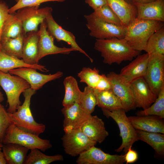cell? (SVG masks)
Listing matches in <instances>:
<instances>
[{
    "label": "cell",
    "instance_id": "8",
    "mask_svg": "<svg viewBox=\"0 0 164 164\" xmlns=\"http://www.w3.org/2000/svg\"><path fill=\"white\" fill-rule=\"evenodd\" d=\"M149 54L144 78L152 92L157 96L164 85V55Z\"/></svg>",
    "mask_w": 164,
    "mask_h": 164
},
{
    "label": "cell",
    "instance_id": "44",
    "mask_svg": "<svg viewBox=\"0 0 164 164\" xmlns=\"http://www.w3.org/2000/svg\"><path fill=\"white\" fill-rule=\"evenodd\" d=\"M7 164V162L2 151V149H0V164Z\"/></svg>",
    "mask_w": 164,
    "mask_h": 164
},
{
    "label": "cell",
    "instance_id": "11",
    "mask_svg": "<svg viewBox=\"0 0 164 164\" xmlns=\"http://www.w3.org/2000/svg\"><path fill=\"white\" fill-rule=\"evenodd\" d=\"M107 76L111 82L112 90L119 99L125 112L135 108L130 83L120 74L114 72H110Z\"/></svg>",
    "mask_w": 164,
    "mask_h": 164
},
{
    "label": "cell",
    "instance_id": "19",
    "mask_svg": "<svg viewBox=\"0 0 164 164\" xmlns=\"http://www.w3.org/2000/svg\"><path fill=\"white\" fill-rule=\"evenodd\" d=\"M80 128L88 137L97 143H101L109 135L104 122L97 115H91Z\"/></svg>",
    "mask_w": 164,
    "mask_h": 164
},
{
    "label": "cell",
    "instance_id": "26",
    "mask_svg": "<svg viewBox=\"0 0 164 164\" xmlns=\"http://www.w3.org/2000/svg\"><path fill=\"white\" fill-rule=\"evenodd\" d=\"M65 92L62 101L63 107H69L76 102L79 103L82 92L79 88L78 83L73 77H65L63 82Z\"/></svg>",
    "mask_w": 164,
    "mask_h": 164
},
{
    "label": "cell",
    "instance_id": "38",
    "mask_svg": "<svg viewBox=\"0 0 164 164\" xmlns=\"http://www.w3.org/2000/svg\"><path fill=\"white\" fill-rule=\"evenodd\" d=\"M66 0H19L12 7L9 8V12L14 14L16 11L22 8L27 7L36 6L39 7L42 3L48 2H62Z\"/></svg>",
    "mask_w": 164,
    "mask_h": 164
},
{
    "label": "cell",
    "instance_id": "23",
    "mask_svg": "<svg viewBox=\"0 0 164 164\" xmlns=\"http://www.w3.org/2000/svg\"><path fill=\"white\" fill-rule=\"evenodd\" d=\"M107 4L120 19L123 26H127L136 18L137 9L133 3L125 0H106Z\"/></svg>",
    "mask_w": 164,
    "mask_h": 164
},
{
    "label": "cell",
    "instance_id": "29",
    "mask_svg": "<svg viewBox=\"0 0 164 164\" xmlns=\"http://www.w3.org/2000/svg\"><path fill=\"white\" fill-rule=\"evenodd\" d=\"M26 34L21 21L14 13H9L2 26L0 39L2 37L15 38Z\"/></svg>",
    "mask_w": 164,
    "mask_h": 164
},
{
    "label": "cell",
    "instance_id": "47",
    "mask_svg": "<svg viewBox=\"0 0 164 164\" xmlns=\"http://www.w3.org/2000/svg\"><path fill=\"white\" fill-rule=\"evenodd\" d=\"M3 145V144L2 143H0V149H2Z\"/></svg>",
    "mask_w": 164,
    "mask_h": 164
},
{
    "label": "cell",
    "instance_id": "12",
    "mask_svg": "<svg viewBox=\"0 0 164 164\" xmlns=\"http://www.w3.org/2000/svg\"><path fill=\"white\" fill-rule=\"evenodd\" d=\"M37 69L29 67H22L9 70V73L22 78L30 84V88L39 89L46 83L61 77L63 72L59 71L53 74H44L37 71Z\"/></svg>",
    "mask_w": 164,
    "mask_h": 164
},
{
    "label": "cell",
    "instance_id": "5",
    "mask_svg": "<svg viewBox=\"0 0 164 164\" xmlns=\"http://www.w3.org/2000/svg\"><path fill=\"white\" fill-rule=\"evenodd\" d=\"M101 109L104 115L107 118H112L116 122L120 130L122 143L115 151L120 152L123 151L126 153L135 142L139 140L136 129L128 120L123 109L112 111L103 108Z\"/></svg>",
    "mask_w": 164,
    "mask_h": 164
},
{
    "label": "cell",
    "instance_id": "16",
    "mask_svg": "<svg viewBox=\"0 0 164 164\" xmlns=\"http://www.w3.org/2000/svg\"><path fill=\"white\" fill-rule=\"evenodd\" d=\"M61 112L64 116L63 126L65 133L80 128L91 115L78 102L68 107H63Z\"/></svg>",
    "mask_w": 164,
    "mask_h": 164
},
{
    "label": "cell",
    "instance_id": "32",
    "mask_svg": "<svg viewBox=\"0 0 164 164\" xmlns=\"http://www.w3.org/2000/svg\"><path fill=\"white\" fill-rule=\"evenodd\" d=\"M145 51L149 54L164 55V26L155 31L150 37Z\"/></svg>",
    "mask_w": 164,
    "mask_h": 164
},
{
    "label": "cell",
    "instance_id": "46",
    "mask_svg": "<svg viewBox=\"0 0 164 164\" xmlns=\"http://www.w3.org/2000/svg\"><path fill=\"white\" fill-rule=\"evenodd\" d=\"M126 2L129 3H132V0H125Z\"/></svg>",
    "mask_w": 164,
    "mask_h": 164
},
{
    "label": "cell",
    "instance_id": "24",
    "mask_svg": "<svg viewBox=\"0 0 164 164\" xmlns=\"http://www.w3.org/2000/svg\"><path fill=\"white\" fill-rule=\"evenodd\" d=\"M2 150L7 164H24L29 149L18 144L10 143L3 144Z\"/></svg>",
    "mask_w": 164,
    "mask_h": 164
},
{
    "label": "cell",
    "instance_id": "15",
    "mask_svg": "<svg viewBox=\"0 0 164 164\" xmlns=\"http://www.w3.org/2000/svg\"><path fill=\"white\" fill-rule=\"evenodd\" d=\"M135 108L143 110L149 107L157 96L152 92L143 77L137 78L130 83Z\"/></svg>",
    "mask_w": 164,
    "mask_h": 164
},
{
    "label": "cell",
    "instance_id": "42",
    "mask_svg": "<svg viewBox=\"0 0 164 164\" xmlns=\"http://www.w3.org/2000/svg\"><path fill=\"white\" fill-rule=\"evenodd\" d=\"M85 1L94 10L107 4L106 0H85Z\"/></svg>",
    "mask_w": 164,
    "mask_h": 164
},
{
    "label": "cell",
    "instance_id": "40",
    "mask_svg": "<svg viewBox=\"0 0 164 164\" xmlns=\"http://www.w3.org/2000/svg\"><path fill=\"white\" fill-rule=\"evenodd\" d=\"M9 9L5 2L0 1V36L3 25L9 14Z\"/></svg>",
    "mask_w": 164,
    "mask_h": 164
},
{
    "label": "cell",
    "instance_id": "41",
    "mask_svg": "<svg viewBox=\"0 0 164 164\" xmlns=\"http://www.w3.org/2000/svg\"><path fill=\"white\" fill-rule=\"evenodd\" d=\"M125 155V160L126 164L132 163L136 162L138 159L137 152L130 148Z\"/></svg>",
    "mask_w": 164,
    "mask_h": 164
},
{
    "label": "cell",
    "instance_id": "3",
    "mask_svg": "<svg viewBox=\"0 0 164 164\" xmlns=\"http://www.w3.org/2000/svg\"><path fill=\"white\" fill-rule=\"evenodd\" d=\"M36 90L30 87L23 93L25 98L23 104L17 108L16 111L10 114L13 124L21 130L39 136L46 129L45 125L37 122L32 113L30 105L32 96Z\"/></svg>",
    "mask_w": 164,
    "mask_h": 164
},
{
    "label": "cell",
    "instance_id": "21",
    "mask_svg": "<svg viewBox=\"0 0 164 164\" xmlns=\"http://www.w3.org/2000/svg\"><path fill=\"white\" fill-rule=\"evenodd\" d=\"M136 6V19L164 22V0H156L146 3H133Z\"/></svg>",
    "mask_w": 164,
    "mask_h": 164
},
{
    "label": "cell",
    "instance_id": "14",
    "mask_svg": "<svg viewBox=\"0 0 164 164\" xmlns=\"http://www.w3.org/2000/svg\"><path fill=\"white\" fill-rule=\"evenodd\" d=\"M38 32L39 36L38 42L39 61L42 58L47 55L57 54H68L72 51H75L71 47H60L55 45L54 38L47 31L45 20L40 24Z\"/></svg>",
    "mask_w": 164,
    "mask_h": 164
},
{
    "label": "cell",
    "instance_id": "13",
    "mask_svg": "<svg viewBox=\"0 0 164 164\" xmlns=\"http://www.w3.org/2000/svg\"><path fill=\"white\" fill-rule=\"evenodd\" d=\"M124 155H111L95 146L91 147L79 156L77 164H122L125 162Z\"/></svg>",
    "mask_w": 164,
    "mask_h": 164
},
{
    "label": "cell",
    "instance_id": "37",
    "mask_svg": "<svg viewBox=\"0 0 164 164\" xmlns=\"http://www.w3.org/2000/svg\"><path fill=\"white\" fill-rule=\"evenodd\" d=\"M13 124L10 113L0 103V143H2L8 128Z\"/></svg>",
    "mask_w": 164,
    "mask_h": 164
},
{
    "label": "cell",
    "instance_id": "4",
    "mask_svg": "<svg viewBox=\"0 0 164 164\" xmlns=\"http://www.w3.org/2000/svg\"><path fill=\"white\" fill-rule=\"evenodd\" d=\"M0 86L5 91L10 114L15 112L21 105L19 97L21 93L30 87L29 83L21 77L0 71Z\"/></svg>",
    "mask_w": 164,
    "mask_h": 164
},
{
    "label": "cell",
    "instance_id": "22",
    "mask_svg": "<svg viewBox=\"0 0 164 164\" xmlns=\"http://www.w3.org/2000/svg\"><path fill=\"white\" fill-rule=\"evenodd\" d=\"M39 38L38 30L27 33L24 38L22 58L28 64L35 65L38 63Z\"/></svg>",
    "mask_w": 164,
    "mask_h": 164
},
{
    "label": "cell",
    "instance_id": "35",
    "mask_svg": "<svg viewBox=\"0 0 164 164\" xmlns=\"http://www.w3.org/2000/svg\"><path fill=\"white\" fill-rule=\"evenodd\" d=\"M79 104L87 112L91 114L97 105V100L93 88L87 86L82 92Z\"/></svg>",
    "mask_w": 164,
    "mask_h": 164
},
{
    "label": "cell",
    "instance_id": "7",
    "mask_svg": "<svg viewBox=\"0 0 164 164\" xmlns=\"http://www.w3.org/2000/svg\"><path fill=\"white\" fill-rule=\"evenodd\" d=\"M90 35L97 39L116 37L124 39L126 27L119 26L104 21L91 14L84 15Z\"/></svg>",
    "mask_w": 164,
    "mask_h": 164
},
{
    "label": "cell",
    "instance_id": "1",
    "mask_svg": "<svg viewBox=\"0 0 164 164\" xmlns=\"http://www.w3.org/2000/svg\"><path fill=\"white\" fill-rule=\"evenodd\" d=\"M94 49L101 53L104 63L111 65L120 64L123 61H131L140 54L134 49L124 39L116 37L105 39H96Z\"/></svg>",
    "mask_w": 164,
    "mask_h": 164
},
{
    "label": "cell",
    "instance_id": "28",
    "mask_svg": "<svg viewBox=\"0 0 164 164\" xmlns=\"http://www.w3.org/2000/svg\"><path fill=\"white\" fill-rule=\"evenodd\" d=\"M94 91L97 105L99 107L110 111L123 108L120 101L111 89L101 91L94 89Z\"/></svg>",
    "mask_w": 164,
    "mask_h": 164
},
{
    "label": "cell",
    "instance_id": "6",
    "mask_svg": "<svg viewBox=\"0 0 164 164\" xmlns=\"http://www.w3.org/2000/svg\"><path fill=\"white\" fill-rule=\"evenodd\" d=\"M10 143L20 145L30 150L37 149L44 152L52 147L50 140L22 131L13 124L8 128L2 142L3 144Z\"/></svg>",
    "mask_w": 164,
    "mask_h": 164
},
{
    "label": "cell",
    "instance_id": "48",
    "mask_svg": "<svg viewBox=\"0 0 164 164\" xmlns=\"http://www.w3.org/2000/svg\"><path fill=\"white\" fill-rule=\"evenodd\" d=\"M16 2H17L19 0H15Z\"/></svg>",
    "mask_w": 164,
    "mask_h": 164
},
{
    "label": "cell",
    "instance_id": "17",
    "mask_svg": "<svg viewBox=\"0 0 164 164\" xmlns=\"http://www.w3.org/2000/svg\"><path fill=\"white\" fill-rule=\"evenodd\" d=\"M45 21L47 31L57 41H63L66 42L75 51H78L83 54L89 59L91 62H93V59L78 45L73 34L64 29L59 25L54 20L51 13L47 15Z\"/></svg>",
    "mask_w": 164,
    "mask_h": 164
},
{
    "label": "cell",
    "instance_id": "10",
    "mask_svg": "<svg viewBox=\"0 0 164 164\" xmlns=\"http://www.w3.org/2000/svg\"><path fill=\"white\" fill-rule=\"evenodd\" d=\"M52 11V8L49 7L41 8L27 7L19 9L14 14L21 22L24 32L26 34L38 31L39 26Z\"/></svg>",
    "mask_w": 164,
    "mask_h": 164
},
{
    "label": "cell",
    "instance_id": "43",
    "mask_svg": "<svg viewBox=\"0 0 164 164\" xmlns=\"http://www.w3.org/2000/svg\"><path fill=\"white\" fill-rule=\"evenodd\" d=\"M155 0H132V3L146 4L153 2Z\"/></svg>",
    "mask_w": 164,
    "mask_h": 164
},
{
    "label": "cell",
    "instance_id": "33",
    "mask_svg": "<svg viewBox=\"0 0 164 164\" xmlns=\"http://www.w3.org/2000/svg\"><path fill=\"white\" fill-rule=\"evenodd\" d=\"M136 114L138 116L155 115L164 118V85L154 102L148 108L138 111Z\"/></svg>",
    "mask_w": 164,
    "mask_h": 164
},
{
    "label": "cell",
    "instance_id": "39",
    "mask_svg": "<svg viewBox=\"0 0 164 164\" xmlns=\"http://www.w3.org/2000/svg\"><path fill=\"white\" fill-rule=\"evenodd\" d=\"M94 89L98 91L111 89V84L107 76L104 74H101L99 81Z\"/></svg>",
    "mask_w": 164,
    "mask_h": 164
},
{
    "label": "cell",
    "instance_id": "34",
    "mask_svg": "<svg viewBox=\"0 0 164 164\" xmlns=\"http://www.w3.org/2000/svg\"><path fill=\"white\" fill-rule=\"evenodd\" d=\"M91 14L106 22L124 26L117 15L108 4L94 10Z\"/></svg>",
    "mask_w": 164,
    "mask_h": 164
},
{
    "label": "cell",
    "instance_id": "36",
    "mask_svg": "<svg viewBox=\"0 0 164 164\" xmlns=\"http://www.w3.org/2000/svg\"><path fill=\"white\" fill-rule=\"evenodd\" d=\"M80 81L86 83L87 86L94 88L100 78L101 75L99 71L94 67L92 69L90 67H84L77 73Z\"/></svg>",
    "mask_w": 164,
    "mask_h": 164
},
{
    "label": "cell",
    "instance_id": "25",
    "mask_svg": "<svg viewBox=\"0 0 164 164\" xmlns=\"http://www.w3.org/2000/svg\"><path fill=\"white\" fill-rule=\"evenodd\" d=\"M24 67L34 68L43 72L48 71L44 66L38 64L35 65L28 64L22 59L8 55L0 50V71L8 73L11 70Z\"/></svg>",
    "mask_w": 164,
    "mask_h": 164
},
{
    "label": "cell",
    "instance_id": "2",
    "mask_svg": "<svg viewBox=\"0 0 164 164\" xmlns=\"http://www.w3.org/2000/svg\"><path fill=\"white\" fill-rule=\"evenodd\" d=\"M164 22L135 19L126 27L124 39L135 50L145 51L149 39L158 30L164 26Z\"/></svg>",
    "mask_w": 164,
    "mask_h": 164
},
{
    "label": "cell",
    "instance_id": "27",
    "mask_svg": "<svg viewBox=\"0 0 164 164\" xmlns=\"http://www.w3.org/2000/svg\"><path fill=\"white\" fill-rule=\"evenodd\" d=\"M136 130L139 140L146 142L151 146L157 156L164 157V134Z\"/></svg>",
    "mask_w": 164,
    "mask_h": 164
},
{
    "label": "cell",
    "instance_id": "9",
    "mask_svg": "<svg viewBox=\"0 0 164 164\" xmlns=\"http://www.w3.org/2000/svg\"><path fill=\"white\" fill-rule=\"evenodd\" d=\"M61 140L65 153L74 157L79 156L97 144L88 137L80 128L65 133Z\"/></svg>",
    "mask_w": 164,
    "mask_h": 164
},
{
    "label": "cell",
    "instance_id": "20",
    "mask_svg": "<svg viewBox=\"0 0 164 164\" xmlns=\"http://www.w3.org/2000/svg\"><path fill=\"white\" fill-rule=\"evenodd\" d=\"M149 54H140L130 63L123 67L120 74L128 82L145 77L148 66Z\"/></svg>",
    "mask_w": 164,
    "mask_h": 164
},
{
    "label": "cell",
    "instance_id": "18",
    "mask_svg": "<svg viewBox=\"0 0 164 164\" xmlns=\"http://www.w3.org/2000/svg\"><path fill=\"white\" fill-rule=\"evenodd\" d=\"M128 120L135 129L164 134V118L155 115L130 116Z\"/></svg>",
    "mask_w": 164,
    "mask_h": 164
},
{
    "label": "cell",
    "instance_id": "31",
    "mask_svg": "<svg viewBox=\"0 0 164 164\" xmlns=\"http://www.w3.org/2000/svg\"><path fill=\"white\" fill-rule=\"evenodd\" d=\"M40 151L37 149L31 150L24 164H49L55 161L63 160V157L61 155H48Z\"/></svg>",
    "mask_w": 164,
    "mask_h": 164
},
{
    "label": "cell",
    "instance_id": "45",
    "mask_svg": "<svg viewBox=\"0 0 164 164\" xmlns=\"http://www.w3.org/2000/svg\"><path fill=\"white\" fill-rule=\"evenodd\" d=\"M4 100L3 94L1 91L0 88V103L2 102Z\"/></svg>",
    "mask_w": 164,
    "mask_h": 164
},
{
    "label": "cell",
    "instance_id": "30",
    "mask_svg": "<svg viewBox=\"0 0 164 164\" xmlns=\"http://www.w3.org/2000/svg\"><path fill=\"white\" fill-rule=\"evenodd\" d=\"M26 35L15 38H1L0 50L8 55L22 58L23 41Z\"/></svg>",
    "mask_w": 164,
    "mask_h": 164
}]
</instances>
